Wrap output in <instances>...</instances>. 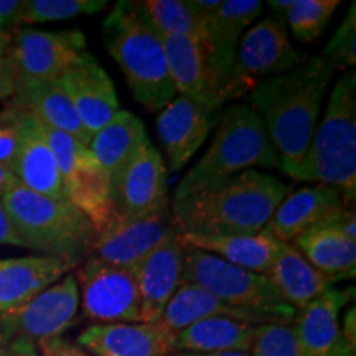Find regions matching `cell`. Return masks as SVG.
I'll use <instances>...</instances> for the list:
<instances>
[{
	"label": "cell",
	"instance_id": "obj_41",
	"mask_svg": "<svg viewBox=\"0 0 356 356\" xmlns=\"http://www.w3.org/2000/svg\"><path fill=\"white\" fill-rule=\"evenodd\" d=\"M0 244H8V246L24 248V243L13 228L10 218L7 215L6 207L2 203V191H0Z\"/></svg>",
	"mask_w": 356,
	"mask_h": 356
},
{
	"label": "cell",
	"instance_id": "obj_13",
	"mask_svg": "<svg viewBox=\"0 0 356 356\" xmlns=\"http://www.w3.org/2000/svg\"><path fill=\"white\" fill-rule=\"evenodd\" d=\"M259 0H226L211 15L202 17L204 26L203 50L208 71L221 102V91L228 81L238 44L249 26L262 13ZM222 106V104H221Z\"/></svg>",
	"mask_w": 356,
	"mask_h": 356
},
{
	"label": "cell",
	"instance_id": "obj_16",
	"mask_svg": "<svg viewBox=\"0 0 356 356\" xmlns=\"http://www.w3.org/2000/svg\"><path fill=\"white\" fill-rule=\"evenodd\" d=\"M218 121L220 114L178 95L160 111L155 127L172 172L190 162Z\"/></svg>",
	"mask_w": 356,
	"mask_h": 356
},
{
	"label": "cell",
	"instance_id": "obj_17",
	"mask_svg": "<svg viewBox=\"0 0 356 356\" xmlns=\"http://www.w3.org/2000/svg\"><path fill=\"white\" fill-rule=\"evenodd\" d=\"M78 312L79 289L76 275L70 273L10 315L17 333L37 345L43 340L63 335L76 322Z\"/></svg>",
	"mask_w": 356,
	"mask_h": 356
},
{
	"label": "cell",
	"instance_id": "obj_10",
	"mask_svg": "<svg viewBox=\"0 0 356 356\" xmlns=\"http://www.w3.org/2000/svg\"><path fill=\"white\" fill-rule=\"evenodd\" d=\"M74 270L84 317L95 323H140L136 267L86 257Z\"/></svg>",
	"mask_w": 356,
	"mask_h": 356
},
{
	"label": "cell",
	"instance_id": "obj_30",
	"mask_svg": "<svg viewBox=\"0 0 356 356\" xmlns=\"http://www.w3.org/2000/svg\"><path fill=\"white\" fill-rule=\"evenodd\" d=\"M257 325L228 317L204 318L173 338V353H249Z\"/></svg>",
	"mask_w": 356,
	"mask_h": 356
},
{
	"label": "cell",
	"instance_id": "obj_6",
	"mask_svg": "<svg viewBox=\"0 0 356 356\" xmlns=\"http://www.w3.org/2000/svg\"><path fill=\"white\" fill-rule=\"evenodd\" d=\"M2 203L24 248L78 262L91 254L96 228L71 203L35 193L19 180L2 191Z\"/></svg>",
	"mask_w": 356,
	"mask_h": 356
},
{
	"label": "cell",
	"instance_id": "obj_45",
	"mask_svg": "<svg viewBox=\"0 0 356 356\" xmlns=\"http://www.w3.org/2000/svg\"><path fill=\"white\" fill-rule=\"evenodd\" d=\"M17 178L12 175L10 172L7 170V168H3V167H0V191H3L7 188L8 185H12L13 181H15Z\"/></svg>",
	"mask_w": 356,
	"mask_h": 356
},
{
	"label": "cell",
	"instance_id": "obj_21",
	"mask_svg": "<svg viewBox=\"0 0 356 356\" xmlns=\"http://www.w3.org/2000/svg\"><path fill=\"white\" fill-rule=\"evenodd\" d=\"M79 264L81 262L53 256L0 259V314H13L22 309Z\"/></svg>",
	"mask_w": 356,
	"mask_h": 356
},
{
	"label": "cell",
	"instance_id": "obj_42",
	"mask_svg": "<svg viewBox=\"0 0 356 356\" xmlns=\"http://www.w3.org/2000/svg\"><path fill=\"white\" fill-rule=\"evenodd\" d=\"M0 356H38V350L32 340L17 335L6 346V350L0 353Z\"/></svg>",
	"mask_w": 356,
	"mask_h": 356
},
{
	"label": "cell",
	"instance_id": "obj_27",
	"mask_svg": "<svg viewBox=\"0 0 356 356\" xmlns=\"http://www.w3.org/2000/svg\"><path fill=\"white\" fill-rule=\"evenodd\" d=\"M186 248L210 252L229 264L266 275L277 256L280 241L269 231L256 234H178Z\"/></svg>",
	"mask_w": 356,
	"mask_h": 356
},
{
	"label": "cell",
	"instance_id": "obj_20",
	"mask_svg": "<svg viewBox=\"0 0 356 356\" xmlns=\"http://www.w3.org/2000/svg\"><path fill=\"white\" fill-rule=\"evenodd\" d=\"M167 202L165 162L150 139H147L113 188L114 211L126 216H137L152 211Z\"/></svg>",
	"mask_w": 356,
	"mask_h": 356
},
{
	"label": "cell",
	"instance_id": "obj_15",
	"mask_svg": "<svg viewBox=\"0 0 356 356\" xmlns=\"http://www.w3.org/2000/svg\"><path fill=\"white\" fill-rule=\"evenodd\" d=\"M60 81L91 139L121 111L113 79L89 51L66 71Z\"/></svg>",
	"mask_w": 356,
	"mask_h": 356
},
{
	"label": "cell",
	"instance_id": "obj_1",
	"mask_svg": "<svg viewBox=\"0 0 356 356\" xmlns=\"http://www.w3.org/2000/svg\"><path fill=\"white\" fill-rule=\"evenodd\" d=\"M338 68L323 56L307 58L297 68L266 79L244 97L264 124L279 154L280 170L289 177L309 149L325 95Z\"/></svg>",
	"mask_w": 356,
	"mask_h": 356
},
{
	"label": "cell",
	"instance_id": "obj_47",
	"mask_svg": "<svg viewBox=\"0 0 356 356\" xmlns=\"http://www.w3.org/2000/svg\"><path fill=\"white\" fill-rule=\"evenodd\" d=\"M8 44H10V35L0 30V55H6Z\"/></svg>",
	"mask_w": 356,
	"mask_h": 356
},
{
	"label": "cell",
	"instance_id": "obj_12",
	"mask_svg": "<svg viewBox=\"0 0 356 356\" xmlns=\"http://www.w3.org/2000/svg\"><path fill=\"white\" fill-rule=\"evenodd\" d=\"M81 30L17 29L10 33L7 58L15 70L17 79L50 81L58 79L88 51Z\"/></svg>",
	"mask_w": 356,
	"mask_h": 356
},
{
	"label": "cell",
	"instance_id": "obj_43",
	"mask_svg": "<svg viewBox=\"0 0 356 356\" xmlns=\"http://www.w3.org/2000/svg\"><path fill=\"white\" fill-rule=\"evenodd\" d=\"M17 335H19V333H17V327L15 323H13L12 315L0 314V353L6 350V346L10 343Z\"/></svg>",
	"mask_w": 356,
	"mask_h": 356
},
{
	"label": "cell",
	"instance_id": "obj_28",
	"mask_svg": "<svg viewBox=\"0 0 356 356\" xmlns=\"http://www.w3.org/2000/svg\"><path fill=\"white\" fill-rule=\"evenodd\" d=\"M149 139L144 122L129 111L121 109L89 142V150L106 172L111 188L137 157L142 145Z\"/></svg>",
	"mask_w": 356,
	"mask_h": 356
},
{
	"label": "cell",
	"instance_id": "obj_31",
	"mask_svg": "<svg viewBox=\"0 0 356 356\" xmlns=\"http://www.w3.org/2000/svg\"><path fill=\"white\" fill-rule=\"evenodd\" d=\"M292 244L315 269L335 284L356 275V241L330 225L307 231Z\"/></svg>",
	"mask_w": 356,
	"mask_h": 356
},
{
	"label": "cell",
	"instance_id": "obj_29",
	"mask_svg": "<svg viewBox=\"0 0 356 356\" xmlns=\"http://www.w3.org/2000/svg\"><path fill=\"white\" fill-rule=\"evenodd\" d=\"M284 304L300 310L333 287V280L315 269L293 244L280 243L277 256L266 273Z\"/></svg>",
	"mask_w": 356,
	"mask_h": 356
},
{
	"label": "cell",
	"instance_id": "obj_37",
	"mask_svg": "<svg viewBox=\"0 0 356 356\" xmlns=\"http://www.w3.org/2000/svg\"><path fill=\"white\" fill-rule=\"evenodd\" d=\"M22 145V109L8 102L0 111V167L12 173Z\"/></svg>",
	"mask_w": 356,
	"mask_h": 356
},
{
	"label": "cell",
	"instance_id": "obj_24",
	"mask_svg": "<svg viewBox=\"0 0 356 356\" xmlns=\"http://www.w3.org/2000/svg\"><path fill=\"white\" fill-rule=\"evenodd\" d=\"M78 345L95 356H172V338L157 323H92Z\"/></svg>",
	"mask_w": 356,
	"mask_h": 356
},
{
	"label": "cell",
	"instance_id": "obj_32",
	"mask_svg": "<svg viewBox=\"0 0 356 356\" xmlns=\"http://www.w3.org/2000/svg\"><path fill=\"white\" fill-rule=\"evenodd\" d=\"M136 6L160 37H190L203 44V19L191 0H144Z\"/></svg>",
	"mask_w": 356,
	"mask_h": 356
},
{
	"label": "cell",
	"instance_id": "obj_11",
	"mask_svg": "<svg viewBox=\"0 0 356 356\" xmlns=\"http://www.w3.org/2000/svg\"><path fill=\"white\" fill-rule=\"evenodd\" d=\"M177 234L170 202L137 216L114 211L104 228L96 231L89 257L115 266L136 267L154 249Z\"/></svg>",
	"mask_w": 356,
	"mask_h": 356
},
{
	"label": "cell",
	"instance_id": "obj_34",
	"mask_svg": "<svg viewBox=\"0 0 356 356\" xmlns=\"http://www.w3.org/2000/svg\"><path fill=\"white\" fill-rule=\"evenodd\" d=\"M108 7L106 0H24L22 24L63 22L79 15H95Z\"/></svg>",
	"mask_w": 356,
	"mask_h": 356
},
{
	"label": "cell",
	"instance_id": "obj_14",
	"mask_svg": "<svg viewBox=\"0 0 356 356\" xmlns=\"http://www.w3.org/2000/svg\"><path fill=\"white\" fill-rule=\"evenodd\" d=\"M355 289H328L293 318L300 356H355L341 333L340 314L353 300Z\"/></svg>",
	"mask_w": 356,
	"mask_h": 356
},
{
	"label": "cell",
	"instance_id": "obj_23",
	"mask_svg": "<svg viewBox=\"0 0 356 356\" xmlns=\"http://www.w3.org/2000/svg\"><path fill=\"white\" fill-rule=\"evenodd\" d=\"M20 109L22 145L12 167V175L19 180L20 185L35 193L56 202H68L55 154L44 139L42 122L30 111Z\"/></svg>",
	"mask_w": 356,
	"mask_h": 356
},
{
	"label": "cell",
	"instance_id": "obj_4",
	"mask_svg": "<svg viewBox=\"0 0 356 356\" xmlns=\"http://www.w3.org/2000/svg\"><path fill=\"white\" fill-rule=\"evenodd\" d=\"M293 180L337 188L345 204L356 198V74L346 71L337 79L322 122Z\"/></svg>",
	"mask_w": 356,
	"mask_h": 356
},
{
	"label": "cell",
	"instance_id": "obj_7",
	"mask_svg": "<svg viewBox=\"0 0 356 356\" xmlns=\"http://www.w3.org/2000/svg\"><path fill=\"white\" fill-rule=\"evenodd\" d=\"M307 58L292 47L282 19L266 17L249 26L238 44L221 104L251 95L266 79L287 73Z\"/></svg>",
	"mask_w": 356,
	"mask_h": 356
},
{
	"label": "cell",
	"instance_id": "obj_25",
	"mask_svg": "<svg viewBox=\"0 0 356 356\" xmlns=\"http://www.w3.org/2000/svg\"><path fill=\"white\" fill-rule=\"evenodd\" d=\"M162 38L177 95L188 97L213 113H220L222 106L211 83L202 42L190 37Z\"/></svg>",
	"mask_w": 356,
	"mask_h": 356
},
{
	"label": "cell",
	"instance_id": "obj_2",
	"mask_svg": "<svg viewBox=\"0 0 356 356\" xmlns=\"http://www.w3.org/2000/svg\"><path fill=\"white\" fill-rule=\"evenodd\" d=\"M291 193L277 177L244 170L172 203L178 234H256Z\"/></svg>",
	"mask_w": 356,
	"mask_h": 356
},
{
	"label": "cell",
	"instance_id": "obj_36",
	"mask_svg": "<svg viewBox=\"0 0 356 356\" xmlns=\"http://www.w3.org/2000/svg\"><path fill=\"white\" fill-rule=\"evenodd\" d=\"M323 58L337 66H353L356 63V3H351L343 22L323 50Z\"/></svg>",
	"mask_w": 356,
	"mask_h": 356
},
{
	"label": "cell",
	"instance_id": "obj_19",
	"mask_svg": "<svg viewBox=\"0 0 356 356\" xmlns=\"http://www.w3.org/2000/svg\"><path fill=\"white\" fill-rule=\"evenodd\" d=\"M345 207L348 204H345L337 188L325 185L302 186L280 202L264 229L277 241L292 244L307 231L328 225Z\"/></svg>",
	"mask_w": 356,
	"mask_h": 356
},
{
	"label": "cell",
	"instance_id": "obj_26",
	"mask_svg": "<svg viewBox=\"0 0 356 356\" xmlns=\"http://www.w3.org/2000/svg\"><path fill=\"white\" fill-rule=\"evenodd\" d=\"M10 102L37 115L44 126L74 137L89 147L91 137L84 131L60 78L50 81L17 79Z\"/></svg>",
	"mask_w": 356,
	"mask_h": 356
},
{
	"label": "cell",
	"instance_id": "obj_39",
	"mask_svg": "<svg viewBox=\"0 0 356 356\" xmlns=\"http://www.w3.org/2000/svg\"><path fill=\"white\" fill-rule=\"evenodd\" d=\"M38 348L42 351V356H89L83 348L70 343L63 338H50V340L40 341Z\"/></svg>",
	"mask_w": 356,
	"mask_h": 356
},
{
	"label": "cell",
	"instance_id": "obj_9",
	"mask_svg": "<svg viewBox=\"0 0 356 356\" xmlns=\"http://www.w3.org/2000/svg\"><path fill=\"white\" fill-rule=\"evenodd\" d=\"M42 129L55 154L68 202L92 222L96 231L104 228L114 213L113 188L106 172L89 147L43 122Z\"/></svg>",
	"mask_w": 356,
	"mask_h": 356
},
{
	"label": "cell",
	"instance_id": "obj_46",
	"mask_svg": "<svg viewBox=\"0 0 356 356\" xmlns=\"http://www.w3.org/2000/svg\"><path fill=\"white\" fill-rule=\"evenodd\" d=\"M172 356H249V353H243V351H228V353H173Z\"/></svg>",
	"mask_w": 356,
	"mask_h": 356
},
{
	"label": "cell",
	"instance_id": "obj_44",
	"mask_svg": "<svg viewBox=\"0 0 356 356\" xmlns=\"http://www.w3.org/2000/svg\"><path fill=\"white\" fill-rule=\"evenodd\" d=\"M341 333H343L346 343L350 345V348L356 351V312L355 305H351L348 310L345 312L343 323H341Z\"/></svg>",
	"mask_w": 356,
	"mask_h": 356
},
{
	"label": "cell",
	"instance_id": "obj_18",
	"mask_svg": "<svg viewBox=\"0 0 356 356\" xmlns=\"http://www.w3.org/2000/svg\"><path fill=\"white\" fill-rule=\"evenodd\" d=\"M213 317H228L252 325H262L274 322H293L296 315L239 309V307L225 304V302L216 299L210 292L203 291L195 284L181 282L155 323L172 338L173 345V338H175L177 333L185 330L190 325L200 322V320Z\"/></svg>",
	"mask_w": 356,
	"mask_h": 356
},
{
	"label": "cell",
	"instance_id": "obj_40",
	"mask_svg": "<svg viewBox=\"0 0 356 356\" xmlns=\"http://www.w3.org/2000/svg\"><path fill=\"white\" fill-rule=\"evenodd\" d=\"M17 74L7 55H0V101L10 99L15 89Z\"/></svg>",
	"mask_w": 356,
	"mask_h": 356
},
{
	"label": "cell",
	"instance_id": "obj_8",
	"mask_svg": "<svg viewBox=\"0 0 356 356\" xmlns=\"http://www.w3.org/2000/svg\"><path fill=\"white\" fill-rule=\"evenodd\" d=\"M181 282L195 284L225 304L256 312H277L296 315L297 310L284 304L275 287L266 275L213 256L210 252L185 246Z\"/></svg>",
	"mask_w": 356,
	"mask_h": 356
},
{
	"label": "cell",
	"instance_id": "obj_35",
	"mask_svg": "<svg viewBox=\"0 0 356 356\" xmlns=\"http://www.w3.org/2000/svg\"><path fill=\"white\" fill-rule=\"evenodd\" d=\"M249 356H300L293 322L257 325Z\"/></svg>",
	"mask_w": 356,
	"mask_h": 356
},
{
	"label": "cell",
	"instance_id": "obj_22",
	"mask_svg": "<svg viewBox=\"0 0 356 356\" xmlns=\"http://www.w3.org/2000/svg\"><path fill=\"white\" fill-rule=\"evenodd\" d=\"M185 246L173 236L136 266L140 293V323H155L181 284Z\"/></svg>",
	"mask_w": 356,
	"mask_h": 356
},
{
	"label": "cell",
	"instance_id": "obj_38",
	"mask_svg": "<svg viewBox=\"0 0 356 356\" xmlns=\"http://www.w3.org/2000/svg\"><path fill=\"white\" fill-rule=\"evenodd\" d=\"M24 0H0V30L10 35L20 29Z\"/></svg>",
	"mask_w": 356,
	"mask_h": 356
},
{
	"label": "cell",
	"instance_id": "obj_33",
	"mask_svg": "<svg viewBox=\"0 0 356 356\" xmlns=\"http://www.w3.org/2000/svg\"><path fill=\"white\" fill-rule=\"evenodd\" d=\"M273 10L286 13V22L291 26L293 37L304 43H312L320 38L327 29L338 0H269Z\"/></svg>",
	"mask_w": 356,
	"mask_h": 356
},
{
	"label": "cell",
	"instance_id": "obj_5",
	"mask_svg": "<svg viewBox=\"0 0 356 356\" xmlns=\"http://www.w3.org/2000/svg\"><path fill=\"white\" fill-rule=\"evenodd\" d=\"M252 167L280 168V159L259 115L238 102L220 115L211 145L177 185L173 202Z\"/></svg>",
	"mask_w": 356,
	"mask_h": 356
},
{
	"label": "cell",
	"instance_id": "obj_3",
	"mask_svg": "<svg viewBox=\"0 0 356 356\" xmlns=\"http://www.w3.org/2000/svg\"><path fill=\"white\" fill-rule=\"evenodd\" d=\"M102 40L142 108L160 113L177 96L163 38L144 19L136 2L115 3L102 22Z\"/></svg>",
	"mask_w": 356,
	"mask_h": 356
}]
</instances>
